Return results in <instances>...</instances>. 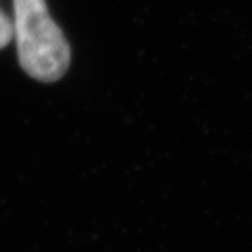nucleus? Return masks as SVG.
<instances>
[{"mask_svg": "<svg viewBox=\"0 0 252 252\" xmlns=\"http://www.w3.org/2000/svg\"><path fill=\"white\" fill-rule=\"evenodd\" d=\"M13 36L20 65L41 82H54L65 74L70 48L54 23L44 0H13Z\"/></svg>", "mask_w": 252, "mask_h": 252, "instance_id": "obj_1", "label": "nucleus"}, {"mask_svg": "<svg viewBox=\"0 0 252 252\" xmlns=\"http://www.w3.org/2000/svg\"><path fill=\"white\" fill-rule=\"evenodd\" d=\"M13 38V23L2 10H0V49L5 48Z\"/></svg>", "mask_w": 252, "mask_h": 252, "instance_id": "obj_2", "label": "nucleus"}]
</instances>
